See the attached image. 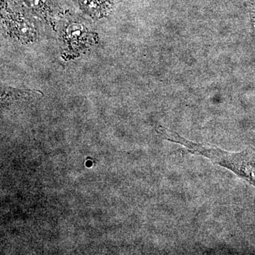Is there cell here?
Returning a JSON list of instances; mask_svg holds the SVG:
<instances>
[{"label": "cell", "instance_id": "obj_1", "mask_svg": "<svg viewBox=\"0 0 255 255\" xmlns=\"http://www.w3.org/2000/svg\"><path fill=\"white\" fill-rule=\"evenodd\" d=\"M250 12H251V16L252 21H253V26H254L255 31V0L252 1L249 4Z\"/></svg>", "mask_w": 255, "mask_h": 255}]
</instances>
